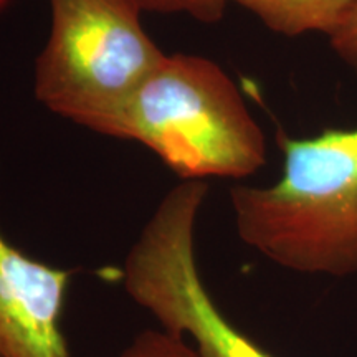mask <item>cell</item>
I'll return each mask as SVG.
<instances>
[{
    "instance_id": "4",
    "label": "cell",
    "mask_w": 357,
    "mask_h": 357,
    "mask_svg": "<svg viewBox=\"0 0 357 357\" xmlns=\"http://www.w3.org/2000/svg\"><path fill=\"white\" fill-rule=\"evenodd\" d=\"M207 194L205 181H181L164 195L124 258V291L204 357H275L231 324L205 287L195 230Z\"/></svg>"
},
{
    "instance_id": "3",
    "label": "cell",
    "mask_w": 357,
    "mask_h": 357,
    "mask_svg": "<svg viewBox=\"0 0 357 357\" xmlns=\"http://www.w3.org/2000/svg\"><path fill=\"white\" fill-rule=\"evenodd\" d=\"M50 33L35 60V98L53 114L113 137L164 53L136 0H48Z\"/></svg>"
},
{
    "instance_id": "5",
    "label": "cell",
    "mask_w": 357,
    "mask_h": 357,
    "mask_svg": "<svg viewBox=\"0 0 357 357\" xmlns=\"http://www.w3.org/2000/svg\"><path fill=\"white\" fill-rule=\"evenodd\" d=\"M71 280L0 231V357H73L63 331Z\"/></svg>"
},
{
    "instance_id": "9",
    "label": "cell",
    "mask_w": 357,
    "mask_h": 357,
    "mask_svg": "<svg viewBox=\"0 0 357 357\" xmlns=\"http://www.w3.org/2000/svg\"><path fill=\"white\" fill-rule=\"evenodd\" d=\"M329 43L334 53L357 77V0L337 29L329 35Z\"/></svg>"
},
{
    "instance_id": "6",
    "label": "cell",
    "mask_w": 357,
    "mask_h": 357,
    "mask_svg": "<svg viewBox=\"0 0 357 357\" xmlns=\"http://www.w3.org/2000/svg\"><path fill=\"white\" fill-rule=\"evenodd\" d=\"M257 15L284 37L319 32L331 35L356 0H229Z\"/></svg>"
},
{
    "instance_id": "8",
    "label": "cell",
    "mask_w": 357,
    "mask_h": 357,
    "mask_svg": "<svg viewBox=\"0 0 357 357\" xmlns=\"http://www.w3.org/2000/svg\"><path fill=\"white\" fill-rule=\"evenodd\" d=\"M142 12L164 13H185L202 24H217L225 13L229 0H136Z\"/></svg>"
},
{
    "instance_id": "7",
    "label": "cell",
    "mask_w": 357,
    "mask_h": 357,
    "mask_svg": "<svg viewBox=\"0 0 357 357\" xmlns=\"http://www.w3.org/2000/svg\"><path fill=\"white\" fill-rule=\"evenodd\" d=\"M116 357H204L185 336L167 329H144Z\"/></svg>"
},
{
    "instance_id": "1",
    "label": "cell",
    "mask_w": 357,
    "mask_h": 357,
    "mask_svg": "<svg viewBox=\"0 0 357 357\" xmlns=\"http://www.w3.org/2000/svg\"><path fill=\"white\" fill-rule=\"evenodd\" d=\"M278 142L275 184L230 189L240 240L296 273H357V128L303 139L280 134Z\"/></svg>"
},
{
    "instance_id": "2",
    "label": "cell",
    "mask_w": 357,
    "mask_h": 357,
    "mask_svg": "<svg viewBox=\"0 0 357 357\" xmlns=\"http://www.w3.org/2000/svg\"><path fill=\"white\" fill-rule=\"evenodd\" d=\"M113 137L139 142L181 181L245 178L266 164V139L234 79L205 56L164 55L134 93Z\"/></svg>"
}]
</instances>
